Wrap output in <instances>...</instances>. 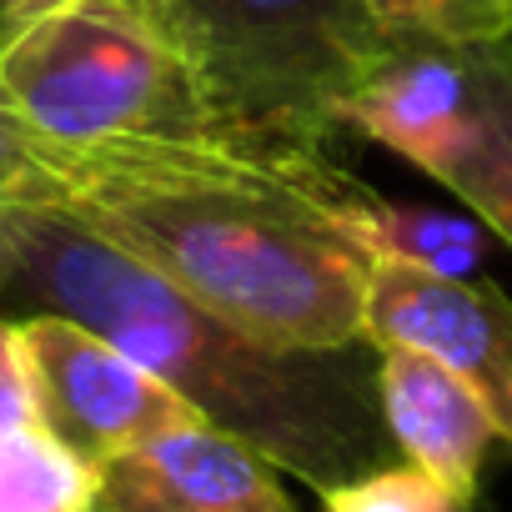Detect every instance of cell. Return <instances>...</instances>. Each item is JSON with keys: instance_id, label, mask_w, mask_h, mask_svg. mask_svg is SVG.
<instances>
[{"instance_id": "obj_4", "label": "cell", "mask_w": 512, "mask_h": 512, "mask_svg": "<svg viewBox=\"0 0 512 512\" xmlns=\"http://www.w3.org/2000/svg\"><path fill=\"white\" fill-rule=\"evenodd\" d=\"M0 86L46 146L206 136L196 91L136 0H61L0 46Z\"/></svg>"}, {"instance_id": "obj_8", "label": "cell", "mask_w": 512, "mask_h": 512, "mask_svg": "<svg viewBox=\"0 0 512 512\" xmlns=\"http://www.w3.org/2000/svg\"><path fill=\"white\" fill-rule=\"evenodd\" d=\"M377 407L407 462L432 472L462 502H477L497 422L452 367L417 347H377Z\"/></svg>"}, {"instance_id": "obj_15", "label": "cell", "mask_w": 512, "mask_h": 512, "mask_svg": "<svg viewBox=\"0 0 512 512\" xmlns=\"http://www.w3.org/2000/svg\"><path fill=\"white\" fill-rule=\"evenodd\" d=\"M51 196H56V176H51L46 146L16 116L6 86H0V211H6V206H31V201H51Z\"/></svg>"}, {"instance_id": "obj_9", "label": "cell", "mask_w": 512, "mask_h": 512, "mask_svg": "<svg viewBox=\"0 0 512 512\" xmlns=\"http://www.w3.org/2000/svg\"><path fill=\"white\" fill-rule=\"evenodd\" d=\"M397 36V31H392ZM467 121V61L462 46L427 36H397L382 66L347 101L342 126H357L377 146H392L412 166L432 171Z\"/></svg>"}, {"instance_id": "obj_11", "label": "cell", "mask_w": 512, "mask_h": 512, "mask_svg": "<svg viewBox=\"0 0 512 512\" xmlns=\"http://www.w3.org/2000/svg\"><path fill=\"white\" fill-rule=\"evenodd\" d=\"M322 216L362 246L372 262L392 267H417L432 277H472L482 267V231L472 221L422 211V206H397L362 186L352 171L332 166L327 191H322Z\"/></svg>"}, {"instance_id": "obj_5", "label": "cell", "mask_w": 512, "mask_h": 512, "mask_svg": "<svg viewBox=\"0 0 512 512\" xmlns=\"http://www.w3.org/2000/svg\"><path fill=\"white\" fill-rule=\"evenodd\" d=\"M41 412L46 422L91 462H111L161 432L206 422L176 387H166L151 367L96 337L71 317H21Z\"/></svg>"}, {"instance_id": "obj_1", "label": "cell", "mask_w": 512, "mask_h": 512, "mask_svg": "<svg viewBox=\"0 0 512 512\" xmlns=\"http://www.w3.org/2000/svg\"><path fill=\"white\" fill-rule=\"evenodd\" d=\"M46 146V141H41ZM51 206L81 216L216 317L272 347H357L372 256L327 216L322 146L116 136L46 146Z\"/></svg>"}, {"instance_id": "obj_18", "label": "cell", "mask_w": 512, "mask_h": 512, "mask_svg": "<svg viewBox=\"0 0 512 512\" xmlns=\"http://www.w3.org/2000/svg\"><path fill=\"white\" fill-rule=\"evenodd\" d=\"M11 41V0H0V46Z\"/></svg>"}, {"instance_id": "obj_19", "label": "cell", "mask_w": 512, "mask_h": 512, "mask_svg": "<svg viewBox=\"0 0 512 512\" xmlns=\"http://www.w3.org/2000/svg\"><path fill=\"white\" fill-rule=\"evenodd\" d=\"M462 512H487V507H482V502H467V507H462Z\"/></svg>"}, {"instance_id": "obj_2", "label": "cell", "mask_w": 512, "mask_h": 512, "mask_svg": "<svg viewBox=\"0 0 512 512\" xmlns=\"http://www.w3.org/2000/svg\"><path fill=\"white\" fill-rule=\"evenodd\" d=\"M71 317L151 367L211 427L327 492L397 462L377 362L297 352L241 332L81 216L31 201L0 211V317Z\"/></svg>"}, {"instance_id": "obj_7", "label": "cell", "mask_w": 512, "mask_h": 512, "mask_svg": "<svg viewBox=\"0 0 512 512\" xmlns=\"http://www.w3.org/2000/svg\"><path fill=\"white\" fill-rule=\"evenodd\" d=\"M96 512H297V502L256 447L191 422L101 462Z\"/></svg>"}, {"instance_id": "obj_3", "label": "cell", "mask_w": 512, "mask_h": 512, "mask_svg": "<svg viewBox=\"0 0 512 512\" xmlns=\"http://www.w3.org/2000/svg\"><path fill=\"white\" fill-rule=\"evenodd\" d=\"M176 51L206 136L322 146L392 51L367 0H136Z\"/></svg>"}, {"instance_id": "obj_16", "label": "cell", "mask_w": 512, "mask_h": 512, "mask_svg": "<svg viewBox=\"0 0 512 512\" xmlns=\"http://www.w3.org/2000/svg\"><path fill=\"white\" fill-rule=\"evenodd\" d=\"M41 387L31 367V347L16 317H0V427L41 422Z\"/></svg>"}, {"instance_id": "obj_6", "label": "cell", "mask_w": 512, "mask_h": 512, "mask_svg": "<svg viewBox=\"0 0 512 512\" xmlns=\"http://www.w3.org/2000/svg\"><path fill=\"white\" fill-rule=\"evenodd\" d=\"M362 337L367 347H417L452 367L487 402L497 437L512 442V302L497 287L372 262Z\"/></svg>"}, {"instance_id": "obj_10", "label": "cell", "mask_w": 512, "mask_h": 512, "mask_svg": "<svg viewBox=\"0 0 512 512\" xmlns=\"http://www.w3.org/2000/svg\"><path fill=\"white\" fill-rule=\"evenodd\" d=\"M462 61L467 121L427 176L442 181L492 236L512 246V36L462 46Z\"/></svg>"}, {"instance_id": "obj_14", "label": "cell", "mask_w": 512, "mask_h": 512, "mask_svg": "<svg viewBox=\"0 0 512 512\" xmlns=\"http://www.w3.org/2000/svg\"><path fill=\"white\" fill-rule=\"evenodd\" d=\"M322 507L327 512H462L467 502L452 487H442L432 472L402 457V462H387L377 472L327 487Z\"/></svg>"}, {"instance_id": "obj_13", "label": "cell", "mask_w": 512, "mask_h": 512, "mask_svg": "<svg viewBox=\"0 0 512 512\" xmlns=\"http://www.w3.org/2000/svg\"><path fill=\"white\" fill-rule=\"evenodd\" d=\"M377 26L442 46H482L512 36V0H367Z\"/></svg>"}, {"instance_id": "obj_17", "label": "cell", "mask_w": 512, "mask_h": 512, "mask_svg": "<svg viewBox=\"0 0 512 512\" xmlns=\"http://www.w3.org/2000/svg\"><path fill=\"white\" fill-rule=\"evenodd\" d=\"M51 6H61V0H11V36H16L21 26H31L36 16H46Z\"/></svg>"}, {"instance_id": "obj_12", "label": "cell", "mask_w": 512, "mask_h": 512, "mask_svg": "<svg viewBox=\"0 0 512 512\" xmlns=\"http://www.w3.org/2000/svg\"><path fill=\"white\" fill-rule=\"evenodd\" d=\"M101 462L76 452L46 417L0 427V512H96Z\"/></svg>"}]
</instances>
